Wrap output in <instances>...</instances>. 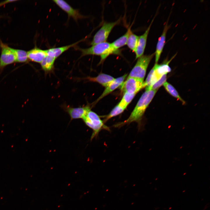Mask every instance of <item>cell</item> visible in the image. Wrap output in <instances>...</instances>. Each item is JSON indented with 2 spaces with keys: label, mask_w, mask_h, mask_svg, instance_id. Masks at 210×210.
Instances as JSON below:
<instances>
[{
  "label": "cell",
  "mask_w": 210,
  "mask_h": 210,
  "mask_svg": "<svg viewBox=\"0 0 210 210\" xmlns=\"http://www.w3.org/2000/svg\"><path fill=\"white\" fill-rule=\"evenodd\" d=\"M16 58V62L24 63L28 60L27 52L23 50L15 49L11 48Z\"/></svg>",
  "instance_id": "obj_19"
},
{
  "label": "cell",
  "mask_w": 210,
  "mask_h": 210,
  "mask_svg": "<svg viewBox=\"0 0 210 210\" xmlns=\"http://www.w3.org/2000/svg\"><path fill=\"white\" fill-rule=\"evenodd\" d=\"M0 45V71H2L7 66L16 62V58L11 48L2 42Z\"/></svg>",
  "instance_id": "obj_7"
},
{
  "label": "cell",
  "mask_w": 210,
  "mask_h": 210,
  "mask_svg": "<svg viewBox=\"0 0 210 210\" xmlns=\"http://www.w3.org/2000/svg\"><path fill=\"white\" fill-rule=\"evenodd\" d=\"M125 109L118 104L112 110L108 115L104 117V118L103 122L105 123L111 118L121 114Z\"/></svg>",
  "instance_id": "obj_23"
},
{
  "label": "cell",
  "mask_w": 210,
  "mask_h": 210,
  "mask_svg": "<svg viewBox=\"0 0 210 210\" xmlns=\"http://www.w3.org/2000/svg\"><path fill=\"white\" fill-rule=\"evenodd\" d=\"M135 95V94H131L127 92H124L121 101L118 104L125 109L132 100Z\"/></svg>",
  "instance_id": "obj_22"
},
{
  "label": "cell",
  "mask_w": 210,
  "mask_h": 210,
  "mask_svg": "<svg viewBox=\"0 0 210 210\" xmlns=\"http://www.w3.org/2000/svg\"><path fill=\"white\" fill-rule=\"evenodd\" d=\"M169 27V26L168 25V23H167L164 27L161 36L158 39L156 45V51L154 52L155 63H158L162 52L165 43L167 32Z\"/></svg>",
  "instance_id": "obj_12"
},
{
  "label": "cell",
  "mask_w": 210,
  "mask_h": 210,
  "mask_svg": "<svg viewBox=\"0 0 210 210\" xmlns=\"http://www.w3.org/2000/svg\"><path fill=\"white\" fill-rule=\"evenodd\" d=\"M84 39L68 45L60 47L51 48L46 50L47 55L53 57L56 59L69 48L75 46L77 44L83 41Z\"/></svg>",
  "instance_id": "obj_15"
},
{
  "label": "cell",
  "mask_w": 210,
  "mask_h": 210,
  "mask_svg": "<svg viewBox=\"0 0 210 210\" xmlns=\"http://www.w3.org/2000/svg\"><path fill=\"white\" fill-rule=\"evenodd\" d=\"M55 59L53 57L47 55L40 63L42 69L46 73L52 71L54 69Z\"/></svg>",
  "instance_id": "obj_17"
},
{
  "label": "cell",
  "mask_w": 210,
  "mask_h": 210,
  "mask_svg": "<svg viewBox=\"0 0 210 210\" xmlns=\"http://www.w3.org/2000/svg\"><path fill=\"white\" fill-rule=\"evenodd\" d=\"M15 1V0H7V1H4V2H3L2 3H1L0 4V6H1V5H2V4H6V3H9V2H12L14 1Z\"/></svg>",
  "instance_id": "obj_25"
},
{
  "label": "cell",
  "mask_w": 210,
  "mask_h": 210,
  "mask_svg": "<svg viewBox=\"0 0 210 210\" xmlns=\"http://www.w3.org/2000/svg\"><path fill=\"white\" fill-rule=\"evenodd\" d=\"M158 90H146L142 94L136 106L129 118L125 120L115 124L114 127H121L133 122L141 125V120L145 112L155 95Z\"/></svg>",
  "instance_id": "obj_1"
},
{
  "label": "cell",
  "mask_w": 210,
  "mask_h": 210,
  "mask_svg": "<svg viewBox=\"0 0 210 210\" xmlns=\"http://www.w3.org/2000/svg\"><path fill=\"white\" fill-rule=\"evenodd\" d=\"M139 36L134 34L131 31L129 36L126 45L134 52L137 46Z\"/></svg>",
  "instance_id": "obj_21"
},
{
  "label": "cell",
  "mask_w": 210,
  "mask_h": 210,
  "mask_svg": "<svg viewBox=\"0 0 210 210\" xmlns=\"http://www.w3.org/2000/svg\"><path fill=\"white\" fill-rule=\"evenodd\" d=\"M155 53L149 55H143L138 60L128 77L137 78L144 80L148 66Z\"/></svg>",
  "instance_id": "obj_4"
},
{
  "label": "cell",
  "mask_w": 210,
  "mask_h": 210,
  "mask_svg": "<svg viewBox=\"0 0 210 210\" xmlns=\"http://www.w3.org/2000/svg\"><path fill=\"white\" fill-rule=\"evenodd\" d=\"M124 92L136 94L141 89L145 87L144 80L137 78L128 77L120 86Z\"/></svg>",
  "instance_id": "obj_6"
},
{
  "label": "cell",
  "mask_w": 210,
  "mask_h": 210,
  "mask_svg": "<svg viewBox=\"0 0 210 210\" xmlns=\"http://www.w3.org/2000/svg\"><path fill=\"white\" fill-rule=\"evenodd\" d=\"M154 19L152 20L145 32L142 35L139 36L137 46L134 52L136 59L143 55L146 44L148 36Z\"/></svg>",
  "instance_id": "obj_10"
},
{
  "label": "cell",
  "mask_w": 210,
  "mask_h": 210,
  "mask_svg": "<svg viewBox=\"0 0 210 210\" xmlns=\"http://www.w3.org/2000/svg\"><path fill=\"white\" fill-rule=\"evenodd\" d=\"M174 57L170 60L161 64H159L157 63L155 64L153 68V69L155 76L158 80L163 75L167 74L171 71V69L169 66V64Z\"/></svg>",
  "instance_id": "obj_14"
},
{
  "label": "cell",
  "mask_w": 210,
  "mask_h": 210,
  "mask_svg": "<svg viewBox=\"0 0 210 210\" xmlns=\"http://www.w3.org/2000/svg\"><path fill=\"white\" fill-rule=\"evenodd\" d=\"M82 119L86 125L93 131L91 140L96 137L102 130H110L109 128L104 124V122L101 120L100 117L91 110L88 111Z\"/></svg>",
  "instance_id": "obj_3"
},
{
  "label": "cell",
  "mask_w": 210,
  "mask_h": 210,
  "mask_svg": "<svg viewBox=\"0 0 210 210\" xmlns=\"http://www.w3.org/2000/svg\"><path fill=\"white\" fill-rule=\"evenodd\" d=\"M76 49L81 52L80 57L90 55L100 56L101 60L99 64L103 62L109 55L112 54L120 55L121 52L120 50L114 49L111 43L106 41L96 44L87 48L78 47L76 48Z\"/></svg>",
  "instance_id": "obj_2"
},
{
  "label": "cell",
  "mask_w": 210,
  "mask_h": 210,
  "mask_svg": "<svg viewBox=\"0 0 210 210\" xmlns=\"http://www.w3.org/2000/svg\"><path fill=\"white\" fill-rule=\"evenodd\" d=\"M28 60L34 62L41 63L47 55L46 50L35 47L27 52Z\"/></svg>",
  "instance_id": "obj_11"
},
{
  "label": "cell",
  "mask_w": 210,
  "mask_h": 210,
  "mask_svg": "<svg viewBox=\"0 0 210 210\" xmlns=\"http://www.w3.org/2000/svg\"><path fill=\"white\" fill-rule=\"evenodd\" d=\"M163 85L166 90L171 95L179 100L183 104L185 103V102L180 97L177 91L171 84L166 81Z\"/></svg>",
  "instance_id": "obj_20"
},
{
  "label": "cell",
  "mask_w": 210,
  "mask_h": 210,
  "mask_svg": "<svg viewBox=\"0 0 210 210\" xmlns=\"http://www.w3.org/2000/svg\"><path fill=\"white\" fill-rule=\"evenodd\" d=\"M131 31L130 28H128L125 34L111 43L113 47L115 49L118 50L126 45L129 36Z\"/></svg>",
  "instance_id": "obj_18"
},
{
  "label": "cell",
  "mask_w": 210,
  "mask_h": 210,
  "mask_svg": "<svg viewBox=\"0 0 210 210\" xmlns=\"http://www.w3.org/2000/svg\"><path fill=\"white\" fill-rule=\"evenodd\" d=\"M167 78V74L163 75L152 86L150 90H158L159 88L161 86L163 85L164 83L166 81Z\"/></svg>",
  "instance_id": "obj_24"
},
{
  "label": "cell",
  "mask_w": 210,
  "mask_h": 210,
  "mask_svg": "<svg viewBox=\"0 0 210 210\" xmlns=\"http://www.w3.org/2000/svg\"><path fill=\"white\" fill-rule=\"evenodd\" d=\"M65 107V111L69 115L71 120L78 119H83L91 109L88 105L76 108L68 106Z\"/></svg>",
  "instance_id": "obj_9"
},
{
  "label": "cell",
  "mask_w": 210,
  "mask_h": 210,
  "mask_svg": "<svg viewBox=\"0 0 210 210\" xmlns=\"http://www.w3.org/2000/svg\"><path fill=\"white\" fill-rule=\"evenodd\" d=\"M53 1L67 14L69 17L72 18L76 21L79 19L86 18V17L81 14L78 10L73 8L64 0H54Z\"/></svg>",
  "instance_id": "obj_8"
},
{
  "label": "cell",
  "mask_w": 210,
  "mask_h": 210,
  "mask_svg": "<svg viewBox=\"0 0 210 210\" xmlns=\"http://www.w3.org/2000/svg\"><path fill=\"white\" fill-rule=\"evenodd\" d=\"M121 19L111 22H104L99 30L94 35L90 44L93 45L106 42L114 27L120 22Z\"/></svg>",
  "instance_id": "obj_5"
},
{
  "label": "cell",
  "mask_w": 210,
  "mask_h": 210,
  "mask_svg": "<svg viewBox=\"0 0 210 210\" xmlns=\"http://www.w3.org/2000/svg\"><path fill=\"white\" fill-rule=\"evenodd\" d=\"M127 76V74L114 79L107 87L102 94L97 99L95 103L116 89L120 86L124 82Z\"/></svg>",
  "instance_id": "obj_13"
},
{
  "label": "cell",
  "mask_w": 210,
  "mask_h": 210,
  "mask_svg": "<svg viewBox=\"0 0 210 210\" xmlns=\"http://www.w3.org/2000/svg\"><path fill=\"white\" fill-rule=\"evenodd\" d=\"M85 79L90 81L98 83L103 86L106 87L115 78L110 75L102 73L96 77H88Z\"/></svg>",
  "instance_id": "obj_16"
}]
</instances>
